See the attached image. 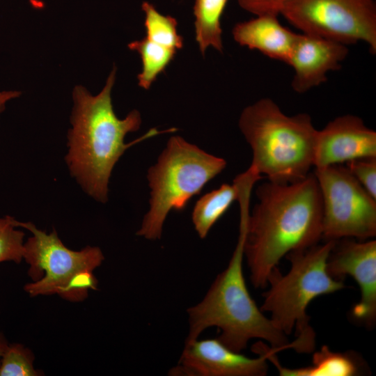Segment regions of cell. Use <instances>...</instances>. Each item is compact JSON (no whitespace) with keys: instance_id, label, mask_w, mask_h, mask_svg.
I'll return each instance as SVG.
<instances>
[{"instance_id":"obj_7","label":"cell","mask_w":376,"mask_h":376,"mask_svg":"<svg viewBox=\"0 0 376 376\" xmlns=\"http://www.w3.org/2000/svg\"><path fill=\"white\" fill-rule=\"evenodd\" d=\"M13 223L32 233L24 243L23 252V259L29 265L28 274L33 280L24 289L31 297L58 295L65 299L73 279L84 271L93 272L104 259L97 246H87L79 251L68 249L55 229L47 234L31 222L13 217Z\"/></svg>"},{"instance_id":"obj_9","label":"cell","mask_w":376,"mask_h":376,"mask_svg":"<svg viewBox=\"0 0 376 376\" xmlns=\"http://www.w3.org/2000/svg\"><path fill=\"white\" fill-rule=\"evenodd\" d=\"M280 14L303 33L345 45L362 41L376 53L374 0H285Z\"/></svg>"},{"instance_id":"obj_2","label":"cell","mask_w":376,"mask_h":376,"mask_svg":"<svg viewBox=\"0 0 376 376\" xmlns=\"http://www.w3.org/2000/svg\"><path fill=\"white\" fill-rule=\"evenodd\" d=\"M116 72L114 68L96 95L82 86L74 88L72 127L68 132L65 157L72 177L88 196L100 203L108 200L112 170L125 151L155 135L151 130L132 142H124L128 133L139 129L141 118L137 110H132L123 119L116 115L111 96Z\"/></svg>"},{"instance_id":"obj_17","label":"cell","mask_w":376,"mask_h":376,"mask_svg":"<svg viewBox=\"0 0 376 376\" xmlns=\"http://www.w3.org/2000/svg\"><path fill=\"white\" fill-rule=\"evenodd\" d=\"M228 0H195L196 40L203 54L210 46L222 52L221 17Z\"/></svg>"},{"instance_id":"obj_18","label":"cell","mask_w":376,"mask_h":376,"mask_svg":"<svg viewBox=\"0 0 376 376\" xmlns=\"http://www.w3.org/2000/svg\"><path fill=\"white\" fill-rule=\"evenodd\" d=\"M129 49L137 52L141 58L142 70L138 75L139 86L149 89L157 76L174 58L176 50L155 43L145 38L128 45Z\"/></svg>"},{"instance_id":"obj_1","label":"cell","mask_w":376,"mask_h":376,"mask_svg":"<svg viewBox=\"0 0 376 376\" xmlns=\"http://www.w3.org/2000/svg\"><path fill=\"white\" fill-rule=\"evenodd\" d=\"M256 194L246 217L244 256L252 285L264 288L283 256L322 238V206L313 173L291 183L267 180Z\"/></svg>"},{"instance_id":"obj_12","label":"cell","mask_w":376,"mask_h":376,"mask_svg":"<svg viewBox=\"0 0 376 376\" xmlns=\"http://www.w3.org/2000/svg\"><path fill=\"white\" fill-rule=\"evenodd\" d=\"M376 157V132L357 116L346 114L318 130L314 166L322 168Z\"/></svg>"},{"instance_id":"obj_25","label":"cell","mask_w":376,"mask_h":376,"mask_svg":"<svg viewBox=\"0 0 376 376\" xmlns=\"http://www.w3.org/2000/svg\"><path fill=\"white\" fill-rule=\"evenodd\" d=\"M8 345L4 336L0 332V361Z\"/></svg>"},{"instance_id":"obj_10","label":"cell","mask_w":376,"mask_h":376,"mask_svg":"<svg viewBox=\"0 0 376 376\" xmlns=\"http://www.w3.org/2000/svg\"><path fill=\"white\" fill-rule=\"evenodd\" d=\"M327 269L335 279L342 281L349 275L357 281L361 298L353 307L352 315L372 326L376 319V241L357 242L350 238L335 240Z\"/></svg>"},{"instance_id":"obj_5","label":"cell","mask_w":376,"mask_h":376,"mask_svg":"<svg viewBox=\"0 0 376 376\" xmlns=\"http://www.w3.org/2000/svg\"><path fill=\"white\" fill-rule=\"evenodd\" d=\"M335 240H326L287 254L289 272L283 276L278 267L269 278V289L263 294L260 308L270 314L274 326L286 336L295 329L294 350L310 353L315 349V334L309 325L306 313L309 304L316 297L340 290L343 281L331 277L327 269L329 256Z\"/></svg>"},{"instance_id":"obj_19","label":"cell","mask_w":376,"mask_h":376,"mask_svg":"<svg viewBox=\"0 0 376 376\" xmlns=\"http://www.w3.org/2000/svg\"><path fill=\"white\" fill-rule=\"evenodd\" d=\"M141 8L145 13L146 38L176 51L183 47V38L178 33V22L174 17L162 15L147 1L143 2Z\"/></svg>"},{"instance_id":"obj_8","label":"cell","mask_w":376,"mask_h":376,"mask_svg":"<svg viewBox=\"0 0 376 376\" xmlns=\"http://www.w3.org/2000/svg\"><path fill=\"white\" fill-rule=\"evenodd\" d=\"M322 206V238L367 240L376 235V199L345 166L315 168Z\"/></svg>"},{"instance_id":"obj_3","label":"cell","mask_w":376,"mask_h":376,"mask_svg":"<svg viewBox=\"0 0 376 376\" xmlns=\"http://www.w3.org/2000/svg\"><path fill=\"white\" fill-rule=\"evenodd\" d=\"M246 217V212L241 210L238 240L228 266L217 275L203 299L187 309L186 342L216 327L220 331L218 340L235 352H241L253 338L265 340L279 352L292 349L287 336L263 314L247 289L242 269Z\"/></svg>"},{"instance_id":"obj_15","label":"cell","mask_w":376,"mask_h":376,"mask_svg":"<svg viewBox=\"0 0 376 376\" xmlns=\"http://www.w3.org/2000/svg\"><path fill=\"white\" fill-rule=\"evenodd\" d=\"M276 354L270 348L262 352L283 376H353L360 373V362L355 355L351 352H333L327 345H322L319 351L313 354L312 365L303 368L283 367Z\"/></svg>"},{"instance_id":"obj_13","label":"cell","mask_w":376,"mask_h":376,"mask_svg":"<svg viewBox=\"0 0 376 376\" xmlns=\"http://www.w3.org/2000/svg\"><path fill=\"white\" fill-rule=\"evenodd\" d=\"M347 45L320 36L298 33L288 65L294 70L291 86L304 93L327 80V73L340 68Z\"/></svg>"},{"instance_id":"obj_23","label":"cell","mask_w":376,"mask_h":376,"mask_svg":"<svg viewBox=\"0 0 376 376\" xmlns=\"http://www.w3.org/2000/svg\"><path fill=\"white\" fill-rule=\"evenodd\" d=\"M244 10L256 15H279L285 0H237Z\"/></svg>"},{"instance_id":"obj_14","label":"cell","mask_w":376,"mask_h":376,"mask_svg":"<svg viewBox=\"0 0 376 376\" xmlns=\"http://www.w3.org/2000/svg\"><path fill=\"white\" fill-rule=\"evenodd\" d=\"M278 15H260L240 22L233 29L234 40L241 46L288 64L298 33L283 26Z\"/></svg>"},{"instance_id":"obj_11","label":"cell","mask_w":376,"mask_h":376,"mask_svg":"<svg viewBox=\"0 0 376 376\" xmlns=\"http://www.w3.org/2000/svg\"><path fill=\"white\" fill-rule=\"evenodd\" d=\"M267 359L263 355L248 357L231 350L218 338L186 342L178 364L171 375L263 376L267 373Z\"/></svg>"},{"instance_id":"obj_4","label":"cell","mask_w":376,"mask_h":376,"mask_svg":"<svg viewBox=\"0 0 376 376\" xmlns=\"http://www.w3.org/2000/svg\"><path fill=\"white\" fill-rule=\"evenodd\" d=\"M238 125L252 150L250 166L268 181L291 183L310 173L318 133L310 115L288 116L265 97L244 109Z\"/></svg>"},{"instance_id":"obj_16","label":"cell","mask_w":376,"mask_h":376,"mask_svg":"<svg viewBox=\"0 0 376 376\" xmlns=\"http://www.w3.org/2000/svg\"><path fill=\"white\" fill-rule=\"evenodd\" d=\"M240 187L235 179L232 185L223 184L201 197L193 209L191 219L198 236L205 238L213 225L238 199Z\"/></svg>"},{"instance_id":"obj_6","label":"cell","mask_w":376,"mask_h":376,"mask_svg":"<svg viewBox=\"0 0 376 376\" xmlns=\"http://www.w3.org/2000/svg\"><path fill=\"white\" fill-rule=\"evenodd\" d=\"M226 166L224 159L179 136L170 138L157 163L148 169L150 207L136 235L150 240L160 239L169 212L183 210L190 199Z\"/></svg>"},{"instance_id":"obj_24","label":"cell","mask_w":376,"mask_h":376,"mask_svg":"<svg viewBox=\"0 0 376 376\" xmlns=\"http://www.w3.org/2000/svg\"><path fill=\"white\" fill-rule=\"evenodd\" d=\"M21 93L17 91H0V115L4 111L6 104L10 100L18 97Z\"/></svg>"},{"instance_id":"obj_21","label":"cell","mask_w":376,"mask_h":376,"mask_svg":"<svg viewBox=\"0 0 376 376\" xmlns=\"http://www.w3.org/2000/svg\"><path fill=\"white\" fill-rule=\"evenodd\" d=\"M13 217H0V263L13 261L20 263L23 260V231L17 229Z\"/></svg>"},{"instance_id":"obj_20","label":"cell","mask_w":376,"mask_h":376,"mask_svg":"<svg viewBox=\"0 0 376 376\" xmlns=\"http://www.w3.org/2000/svg\"><path fill=\"white\" fill-rule=\"evenodd\" d=\"M34 354L19 343L9 344L0 361V376H38L41 371L33 366Z\"/></svg>"},{"instance_id":"obj_22","label":"cell","mask_w":376,"mask_h":376,"mask_svg":"<svg viewBox=\"0 0 376 376\" xmlns=\"http://www.w3.org/2000/svg\"><path fill=\"white\" fill-rule=\"evenodd\" d=\"M345 166L362 187L376 199V157L354 159Z\"/></svg>"}]
</instances>
